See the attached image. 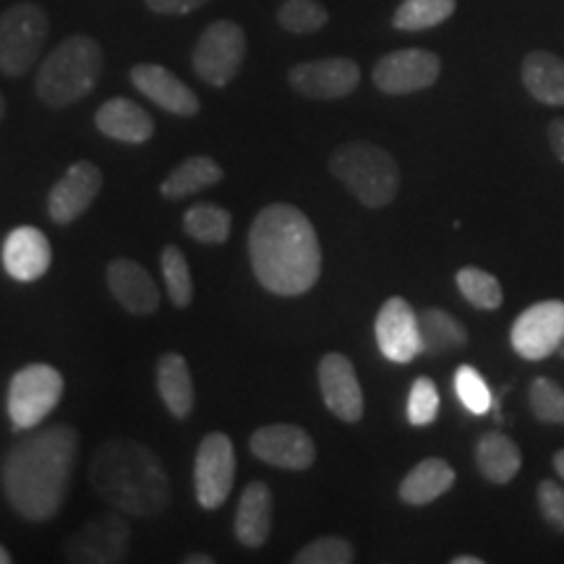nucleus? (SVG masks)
Wrapping results in <instances>:
<instances>
[{
  "label": "nucleus",
  "mask_w": 564,
  "mask_h": 564,
  "mask_svg": "<svg viewBox=\"0 0 564 564\" xmlns=\"http://www.w3.org/2000/svg\"><path fill=\"white\" fill-rule=\"evenodd\" d=\"M79 455V434L66 423L40 429L6 455L0 481L11 510L32 523L61 512Z\"/></svg>",
  "instance_id": "nucleus-1"
},
{
  "label": "nucleus",
  "mask_w": 564,
  "mask_h": 564,
  "mask_svg": "<svg viewBox=\"0 0 564 564\" xmlns=\"http://www.w3.org/2000/svg\"><path fill=\"white\" fill-rule=\"evenodd\" d=\"M251 270L274 295L308 293L322 274V246L312 220L293 204H270L249 230Z\"/></svg>",
  "instance_id": "nucleus-2"
},
{
  "label": "nucleus",
  "mask_w": 564,
  "mask_h": 564,
  "mask_svg": "<svg viewBox=\"0 0 564 564\" xmlns=\"http://www.w3.org/2000/svg\"><path fill=\"white\" fill-rule=\"evenodd\" d=\"M91 489L112 510L152 518L167 510L173 499L171 478L160 457L147 444L133 440H108L97 447L89 465Z\"/></svg>",
  "instance_id": "nucleus-3"
},
{
  "label": "nucleus",
  "mask_w": 564,
  "mask_h": 564,
  "mask_svg": "<svg viewBox=\"0 0 564 564\" xmlns=\"http://www.w3.org/2000/svg\"><path fill=\"white\" fill-rule=\"evenodd\" d=\"M102 66L105 55L100 42L87 34H70L42 61L34 89L47 108L63 110L95 91Z\"/></svg>",
  "instance_id": "nucleus-4"
},
{
  "label": "nucleus",
  "mask_w": 564,
  "mask_h": 564,
  "mask_svg": "<svg viewBox=\"0 0 564 564\" xmlns=\"http://www.w3.org/2000/svg\"><path fill=\"white\" fill-rule=\"evenodd\" d=\"M329 171L364 207L382 209L400 192V167L394 158L371 141H348L329 158Z\"/></svg>",
  "instance_id": "nucleus-5"
},
{
  "label": "nucleus",
  "mask_w": 564,
  "mask_h": 564,
  "mask_svg": "<svg viewBox=\"0 0 564 564\" xmlns=\"http://www.w3.org/2000/svg\"><path fill=\"white\" fill-rule=\"evenodd\" d=\"M47 34L51 19L37 3H13L0 13V74H30L45 47Z\"/></svg>",
  "instance_id": "nucleus-6"
},
{
  "label": "nucleus",
  "mask_w": 564,
  "mask_h": 564,
  "mask_svg": "<svg viewBox=\"0 0 564 564\" xmlns=\"http://www.w3.org/2000/svg\"><path fill=\"white\" fill-rule=\"evenodd\" d=\"M63 377L51 364H26L9 382V419L17 429H37L58 408Z\"/></svg>",
  "instance_id": "nucleus-7"
},
{
  "label": "nucleus",
  "mask_w": 564,
  "mask_h": 564,
  "mask_svg": "<svg viewBox=\"0 0 564 564\" xmlns=\"http://www.w3.org/2000/svg\"><path fill=\"white\" fill-rule=\"evenodd\" d=\"M246 61V32L236 21H212L192 53L194 74L209 87L223 89L236 79Z\"/></svg>",
  "instance_id": "nucleus-8"
},
{
  "label": "nucleus",
  "mask_w": 564,
  "mask_h": 564,
  "mask_svg": "<svg viewBox=\"0 0 564 564\" xmlns=\"http://www.w3.org/2000/svg\"><path fill=\"white\" fill-rule=\"evenodd\" d=\"M236 484V447L230 436L212 432L202 440L194 460L196 502L204 510H217L228 502Z\"/></svg>",
  "instance_id": "nucleus-9"
},
{
  "label": "nucleus",
  "mask_w": 564,
  "mask_h": 564,
  "mask_svg": "<svg viewBox=\"0 0 564 564\" xmlns=\"http://www.w3.org/2000/svg\"><path fill=\"white\" fill-rule=\"evenodd\" d=\"M131 544V525L123 514L110 512L91 518L63 544L68 562L112 564L123 562Z\"/></svg>",
  "instance_id": "nucleus-10"
},
{
  "label": "nucleus",
  "mask_w": 564,
  "mask_h": 564,
  "mask_svg": "<svg viewBox=\"0 0 564 564\" xmlns=\"http://www.w3.org/2000/svg\"><path fill=\"white\" fill-rule=\"evenodd\" d=\"M440 55L423 51V47H405V51L387 53L384 58H379L371 70V82L384 95L400 97L434 87L440 82Z\"/></svg>",
  "instance_id": "nucleus-11"
},
{
  "label": "nucleus",
  "mask_w": 564,
  "mask_h": 564,
  "mask_svg": "<svg viewBox=\"0 0 564 564\" xmlns=\"http://www.w3.org/2000/svg\"><path fill=\"white\" fill-rule=\"evenodd\" d=\"M512 348L525 361H541L564 343V301H539L512 324Z\"/></svg>",
  "instance_id": "nucleus-12"
},
{
  "label": "nucleus",
  "mask_w": 564,
  "mask_h": 564,
  "mask_svg": "<svg viewBox=\"0 0 564 564\" xmlns=\"http://www.w3.org/2000/svg\"><path fill=\"white\" fill-rule=\"evenodd\" d=\"M288 84L306 100H343L361 84V66L350 58H322L295 63Z\"/></svg>",
  "instance_id": "nucleus-13"
},
{
  "label": "nucleus",
  "mask_w": 564,
  "mask_h": 564,
  "mask_svg": "<svg viewBox=\"0 0 564 564\" xmlns=\"http://www.w3.org/2000/svg\"><path fill=\"white\" fill-rule=\"evenodd\" d=\"M253 457L282 470H306L316 463V444L295 423H270L257 429L249 442Z\"/></svg>",
  "instance_id": "nucleus-14"
},
{
  "label": "nucleus",
  "mask_w": 564,
  "mask_h": 564,
  "mask_svg": "<svg viewBox=\"0 0 564 564\" xmlns=\"http://www.w3.org/2000/svg\"><path fill=\"white\" fill-rule=\"evenodd\" d=\"M377 345L382 356L392 364H411L421 352V327L413 306L400 295H392L382 303L377 314Z\"/></svg>",
  "instance_id": "nucleus-15"
},
{
  "label": "nucleus",
  "mask_w": 564,
  "mask_h": 564,
  "mask_svg": "<svg viewBox=\"0 0 564 564\" xmlns=\"http://www.w3.org/2000/svg\"><path fill=\"white\" fill-rule=\"evenodd\" d=\"M102 188V171L91 160H79L63 173L47 194V215L53 223L70 225L91 207Z\"/></svg>",
  "instance_id": "nucleus-16"
},
{
  "label": "nucleus",
  "mask_w": 564,
  "mask_h": 564,
  "mask_svg": "<svg viewBox=\"0 0 564 564\" xmlns=\"http://www.w3.org/2000/svg\"><path fill=\"white\" fill-rule=\"evenodd\" d=\"M319 390L329 413L345 423L364 419V390L350 358L343 352H327L319 361Z\"/></svg>",
  "instance_id": "nucleus-17"
},
{
  "label": "nucleus",
  "mask_w": 564,
  "mask_h": 564,
  "mask_svg": "<svg viewBox=\"0 0 564 564\" xmlns=\"http://www.w3.org/2000/svg\"><path fill=\"white\" fill-rule=\"evenodd\" d=\"M129 79L147 100L160 105L171 116L192 118L202 110L196 91L186 82H181L171 68L158 66V63H139L129 70Z\"/></svg>",
  "instance_id": "nucleus-18"
},
{
  "label": "nucleus",
  "mask_w": 564,
  "mask_h": 564,
  "mask_svg": "<svg viewBox=\"0 0 564 564\" xmlns=\"http://www.w3.org/2000/svg\"><path fill=\"white\" fill-rule=\"evenodd\" d=\"M108 288L126 312L133 316H150L160 306V288L150 272L133 259H112L105 270Z\"/></svg>",
  "instance_id": "nucleus-19"
},
{
  "label": "nucleus",
  "mask_w": 564,
  "mask_h": 564,
  "mask_svg": "<svg viewBox=\"0 0 564 564\" xmlns=\"http://www.w3.org/2000/svg\"><path fill=\"white\" fill-rule=\"evenodd\" d=\"M53 249L47 236L32 225L11 230L3 243V267L17 282H34L51 270Z\"/></svg>",
  "instance_id": "nucleus-20"
},
{
  "label": "nucleus",
  "mask_w": 564,
  "mask_h": 564,
  "mask_svg": "<svg viewBox=\"0 0 564 564\" xmlns=\"http://www.w3.org/2000/svg\"><path fill=\"white\" fill-rule=\"evenodd\" d=\"M95 126L102 137L123 144H147L154 137V121L144 108L129 97H112L97 110Z\"/></svg>",
  "instance_id": "nucleus-21"
},
{
  "label": "nucleus",
  "mask_w": 564,
  "mask_h": 564,
  "mask_svg": "<svg viewBox=\"0 0 564 564\" xmlns=\"http://www.w3.org/2000/svg\"><path fill=\"white\" fill-rule=\"evenodd\" d=\"M274 499L270 486L253 481L243 489L236 512V539L246 549H262L272 533Z\"/></svg>",
  "instance_id": "nucleus-22"
},
{
  "label": "nucleus",
  "mask_w": 564,
  "mask_h": 564,
  "mask_svg": "<svg viewBox=\"0 0 564 564\" xmlns=\"http://www.w3.org/2000/svg\"><path fill=\"white\" fill-rule=\"evenodd\" d=\"M520 79L533 100L564 108V61L560 55L549 51L528 53L520 66Z\"/></svg>",
  "instance_id": "nucleus-23"
},
{
  "label": "nucleus",
  "mask_w": 564,
  "mask_h": 564,
  "mask_svg": "<svg viewBox=\"0 0 564 564\" xmlns=\"http://www.w3.org/2000/svg\"><path fill=\"white\" fill-rule=\"evenodd\" d=\"M455 486L453 465L442 457H426L400 481V499L411 507L432 505Z\"/></svg>",
  "instance_id": "nucleus-24"
},
{
  "label": "nucleus",
  "mask_w": 564,
  "mask_h": 564,
  "mask_svg": "<svg viewBox=\"0 0 564 564\" xmlns=\"http://www.w3.org/2000/svg\"><path fill=\"white\" fill-rule=\"evenodd\" d=\"M158 390L162 403L175 419H188L196 403V390L186 358L178 352H165L158 361Z\"/></svg>",
  "instance_id": "nucleus-25"
},
{
  "label": "nucleus",
  "mask_w": 564,
  "mask_h": 564,
  "mask_svg": "<svg viewBox=\"0 0 564 564\" xmlns=\"http://www.w3.org/2000/svg\"><path fill=\"white\" fill-rule=\"evenodd\" d=\"M476 465L481 476L491 484H510L514 476L520 474L523 465V455L520 447L514 444L505 432H486L481 440L476 442Z\"/></svg>",
  "instance_id": "nucleus-26"
},
{
  "label": "nucleus",
  "mask_w": 564,
  "mask_h": 564,
  "mask_svg": "<svg viewBox=\"0 0 564 564\" xmlns=\"http://www.w3.org/2000/svg\"><path fill=\"white\" fill-rule=\"evenodd\" d=\"M223 178V167L217 165L209 154H192V158L183 160L178 167H173L171 175L162 181L160 194L171 202H181L194 194H202L204 188L217 186Z\"/></svg>",
  "instance_id": "nucleus-27"
},
{
  "label": "nucleus",
  "mask_w": 564,
  "mask_h": 564,
  "mask_svg": "<svg viewBox=\"0 0 564 564\" xmlns=\"http://www.w3.org/2000/svg\"><path fill=\"white\" fill-rule=\"evenodd\" d=\"M423 356H447L468 345V329L444 308H426L419 316Z\"/></svg>",
  "instance_id": "nucleus-28"
},
{
  "label": "nucleus",
  "mask_w": 564,
  "mask_h": 564,
  "mask_svg": "<svg viewBox=\"0 0 564 564\" xmlns=\"http://www.w3.org/2000/svg\"><path fill=\"white\" fill-rule=\"evenodd\" d=\"M457 11V0H403L392 17L400 32H426L447 21Z\"/></svg>",
  "instance_id": "nucleus-29"
},
{
  "label": "nucleus",
  "mask_w": 564,
  "mask_h": 564,
  "mask_svg": "<svg viewBox=\"0 0 564 564\" xmlns=\"http://www.w3.org/2000/svg\"><path fill=\"white\" fill-rule=\"evenodd\" d=\"M183 228H186V232L194 238V241L217 246L230 238L232 217L228 209L220 207V204L202 202V204H194V207L183 215Z\"/></svg>",
  "instance_id": "nucleus-30"
},
{
  "label": "nucleus",
  "mask_w": 564,
  "mask_h": 564,
  "mask_svg": "<svg viewBox=\"0 0 564 564\" xmlns=\"http://www.w3.org/2000/svg\"><path fill=\"white\" fill-rule=\"evenodd\" d=\"M455 282H457V291L463 293V299L468 301L470 306L484 308V312H494V308L502 306L505 301L502 282L486 270H478V267H463V270H457Z\"/></svg>",
  "instance_id": "nucleus-31"
},
{
  "label": "nucleus",
  "mask_w": 564,
  "mask_h": 564,
  "mask_svg": "<svg viewBox=\"0 0 564 564\" xmlns=\"http://www.w3.org/2000/svg\"><path fill=\"white\" fill-rule=\"evenodd\" d=\"M162 264V278H165L167 295H171L175 308H188L194 301V278L192 267L186 262V253L181 251V246L167 243L162 249L160 257Z\"/></svg>",
  "instance_id": "nucleus-32"
},
{
  "label": "nucleus",
  "mask_w": 564,
  "mask_h": 564,
  "mask_svg": "<svg viewBox=\"0 0 564 564\" xmlns=\"http://www.w3.org/2000/svg\"><path fill=\"white\" fill-rule=\"evenodd\" d=\"M329 11L319 0H285L278 9V24L291 34H314L327 26Z\"/></svg>",
  "instance_id": "nucleus-33"
},
{
  "label": "nucleus",
  "mask_w": 564,
  "mask_h": 564,
  "mask_svg": "<svg viewBox=\"0 0 564 564\" xmlns=\"http://www.w3.org/2000/svg\"><path fill=\"white\" fill-rule=\"evenodd\" d=\"M528 403H531L535 421L546 423V426H564V390L554 379H533L531 390H528Z\"/></svg>",
  "instance_id": "nucleus-34"
},
{
  "label": "nucleus",
  "mask_w": 564,
  "mask_h": 564,
  "mask_svg": "<svg viewBox=\"0 0 564 564\" xmlns=\"http://www.w3.org/2000/svg\"><path fill=\"white\" fill-rule=\"evenodd\" d=\"M295 564H350L356 562V549L340 535H322L293 556Z\"/></svg>",
  "instance_id": "nucleus-35"
},
{
  "label": "nucleus",
  "mask_w": 564,
  "mask_h": 564,
  "mask_svg": "<svg viewBox=\"0 0 564 564\" xmlns=\"http://www.w3.org/2000/svg\"><path fill=\"white\" fill-rule=\"evenodd\" d=\"M455 392H457V398H460V403L468 408L470 413H476V415L489 413L491 390H489V384L484 382L481 373L474 369V366L463 364L460 369L455 371Z\"/></svg>",
  "instance_id": "nucleus-36"
},
{
  "label": "nucleus",
  "mask_w": 564,
  "mask_h": 564,
  "mask_svg": "<svg viewBox=\"0 0 564 564\" xmlns=\"http://www.w3.org/2000/svg\"><path fill=\"white\" fill-rule=\"evenodd\" d=\"M440 415V390L429 377H419L408 394V421L413 426H429Z\"/></svg>",
  "instance_id": "nucleus-37"
},
{
  "label": "nucleus",
  "mask_w": 564,
  "mask_h": 564,
  "mask_svg": "<svg viewBox=\"0 0 564 564\" xmlns=\"http://www.w3.org/2000/svg\"><path fill=\"white\" fill-rule=\"evenodd\" d=\"M539 510L554 531L564 533V489L552 478L539 484Z\"/></svg>",
  "instance_id": "nucleus-38"
},
{
  "label": "nucleus",
  "mask_w": 564,
  "mask_h": 564,
  "mask_svg": "<svg viewBox=\"0 0 564 564\" xmlns=\"http://www.w3.org/2000/svg\"><path fill=\"white\" fill-rule=\"evenodd\" d=\"M147 9L162 17H186V13L199 11L209 0H144Z\"/></svg>",
  "instance_id": "nucleus-39"
},
{
  "label": "nucleus",
  "mask_w": 564,
  "mask_h": 564,
  "mask_svg": "<svg viewBox=\"0 0 564 564\" xmlns=\"http://www.w3.org/2000/svg\"><path fill=\"white\" fill-rule=\"evenodd\" d=\"M546 137H549V147H552L554 158L564 165V118H554V121L549 123Z\"/></svg>",
  "instance_id": "nucleus-40"
},
{
  "label": "nucleus",
  "mask_w": 564,
  "mask_h": 564,
  "mask_svg": "<svg viewBox=\"0 0 564 564\" xmlns=\"http://www.w3.org/2000/svg\"><path fill=\"white\" fill-rule=\"evenodd\" d=\"M183 564H215V556H209V554H188L186 560H183Z\"/></svg>",
  "instance_id": "nucleus-41"
},
{
  "label": "nucleus",
  "mask_w": 564,
  "mask_h": 564,
  "mask_svg": "<svg viewBox=\"0 0 564 564\" xmlns=\"http://www.w3.org/2000/svg\"><path fill=\"white\" fill-rule=\"evenodd\" d=\"M552 463H554V470L562 476V481H564V449H556Z\"/></svg>",
  "instance_id": "nucleus-42"
},
{
  "label": "nucleus",
  "mask_w": 564,
  "mask_h": 564,
  "mask_svg": "<svg viewBox=\"0 0 564 564\" xmlns=\"http://www.w3.org/2000/svg\"><path fill=\"white\" fill-rule=\"evenodd\" d=\"M453 564H484L481 556H455Z\"/></svg>",
  "instance_id": "nucleus-43"
},
{
  "label": "nucleus",
  "mask_w": 564,
  "mask_h": 564,
  "mask_svg": "<svg viewBox=\"0 0 564 564\" xmlns=\"http://www.w3.org/2000/svg\"><path fill=\"white\" fill-rule=\"evenodd\" d=\"M0 564H11V554L6 546H0Z\"/></svg>",
  "instance_id": "nucleus-44"
},
{
  "label": "nucleus",
  "mask_w": 564,
  "mask_h": 564,
  "mask_svg": "<svg viewBox=\"0 0 564 564\" xmlns=\"http://www.w3.org/2000/svg\"><path fill=\"white\" fill-rule=\"evenodd\" d=\"M3 118H6V97L0 95V123H3Z\"/></svg>",
  "instance_id": "nucleus-45"
},
{
  "label": "nucleus",
  "mask_w": 564,
  "mask_h": 564,
  "mask_svg": "<svg viewBox=\"0 0 564 564\" xmlns=\"http://www.w3.org/2000/svg\"><path fill=\"white\" fill-rule=\"evenodd\" d=\"M562 356H564V348H562Z\"/></svg>",
  "instance_id": "nucleus-46"
}]
</instances>
